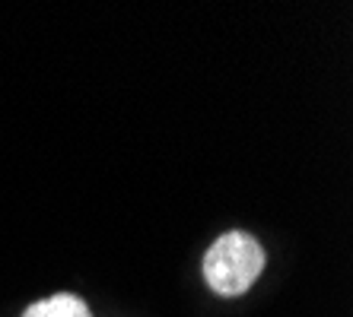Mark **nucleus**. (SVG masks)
I'll return each instance as SVG.
<instances>
[{"label": "nucleus", "instance_id": "1", "mask_svg": "<svg viewBox=\"0 0 353 317\" xmlns=\"http://www.w3.org/2000/svg\"><path fill=\"white\" fill-rule=\"evenodd\" d=\"M268 254H264L261 241L248 232H223L204 254V283L207 289L220 298H239L245 295L258 276L264 273Z\"/></svg>", "mask_w": 353, "mask_h": 317}, {"label": "nucleus", "instance_id": "2", "mask_svg": "<svg viewBox=\"0 0 353 317\" xmlns=\"http://www.w3.org/2000/svg\"><path fill=\"white\" fill-rule=\"evenodd\" d=\"M23 317H92V311L77 292H54L48 298L32 301Z\"/></svg>", "mask_w": 353, "mask_h": 317}]
</instances>
